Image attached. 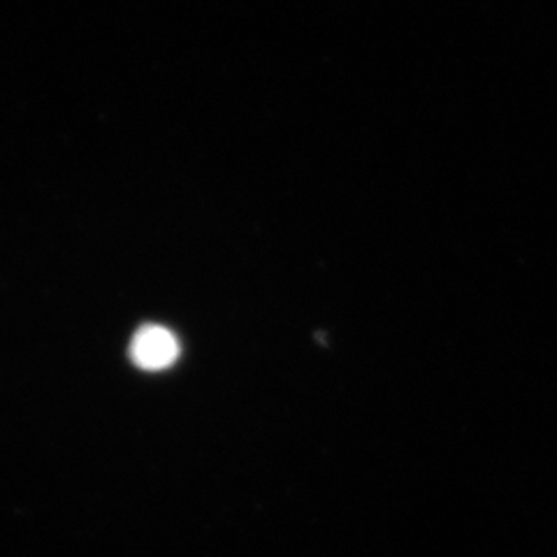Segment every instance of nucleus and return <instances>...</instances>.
Masks as SVG:
<instances>
[{"instance_id": "obj_1", "label": "nucleus", "mask_w": 557, "mask_h": 557, "mask_svg": "<svg viewBox=\"0 0 557 557\" xmlns=\"http://www.w3.org/2000/svg\"><path fill=\"white\" fill-rule=\"evenodd\" d=\"M131 358L139 370L161 372L180 358V342L163 325H145L133 337Z\"/></svg>"}]
</instances>
